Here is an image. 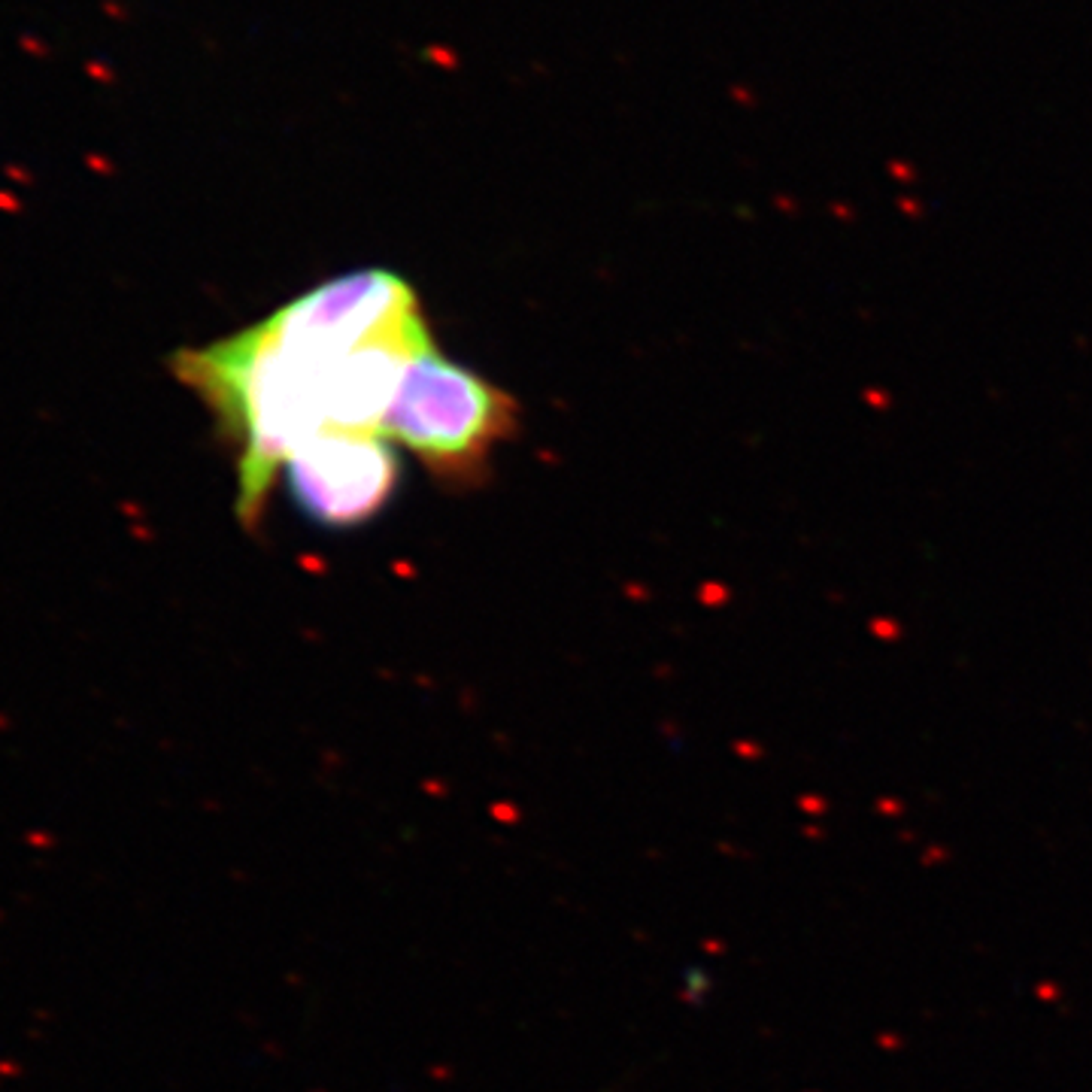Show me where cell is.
<instances>
[{"label": "cell", "mask_w": 1092, "mask_h": 1092, "mask_svg": "<svg viewBox=\"0 0 1092 1092\" xmlns=\"http://www.w3.org/2000/svg\"><path fill=\"white\" fill-rule=\"evenodd\" d=\"M431 340L346 343L283 303L268 319L173 355V373L237 443V516L255 526L288 456L325 428L380 431L401 376Z\"/></svg>", "instance_id": "1"}, {"label": "cell", "mask_w": 1092, "mask_h": 1092, "mask_svg": "<svg viewBox=\"0 0 1092 1092\" xmlns=\"http://www.w3.org/2000/svg\"><path fill=\"white\" fill-rule=\"evenodd\" d=\"M516 422L519 407L504 389L431 346L407 364L380 431L437 479L468 486L483 479L492 449Z\"/></svg>", "instance_id": "2"}, {"label": "cell", "mask_w": 1092, "mask_h": 1092, "mask_svg": "<svg viewBox=\"0 0 1092 1092\" xmlns=\"http://www.w3.org/2000/svg\"><path fill=\"white\" fill-rule=\"evenodd\" d=\"M286 474L303 516L328 529H353L395 494L398 456L383 431L325 428L288 456Z\"/></svg>", "instance_id": "3"}]
</instances>
